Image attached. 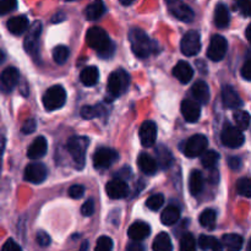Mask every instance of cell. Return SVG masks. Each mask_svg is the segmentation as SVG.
I'll use <instances>...</instances> for the list:
<instances>
[{"label": "cell", "instance_id": "29", "mask_svg": "<svg viewBox=\"0 0 251 251\" xmlns=\"http://www.w3.org/2000/svg\"><path fill=\"white\" fill-rule=\"evenodd\" d=\"M98 78H100V73L96 66H86L80 74L81 82L87 87L95 86L98 82Z\"/></svg>", "mask_w": 251, "mask_h": 251}, {"label": "cell", "instance_id": "2", "mask_svg": "<svg viewBox=\"0 0 251 251\" xmlns=\"http://www.w3.org/2000/svg\"><path fill=\"white\" fill-rule=\"evenodd\" d=\"M129 41L132 51L139 58H149L152 54L157 53L158 44L150 38L149 34L141 28H131L129 32Z\"/></svg>", "mask_w": 251, "mask_h": 251}, {"label": "cell", "instance_id": "21", "mask_svg": "<svg viewBox=\"0 0 251 251\" xmlns=\"http://www.w3.org/2000/svg\"><path fill=\"white\" fill-rule=\"evenodd\" d=\"M173 75L176 80L180 83H188L190 82L191 78L194 76V69L191 68V65L186 61L180 60L176 63V65L173 68Z\"/></svg>", "mask_w": 251, "mask_h": 251}, {"label": "cell", "instance_id": "32", "mask_svg": "<svg viewBox=\"0 0 251 251\" xmlns=\"http://www.w3.org/2000/svg\"><path fill=\"white\" fill-rule=\"evenodd\" d=\"M180 218V210L176 206H168L161 215V222L164 226H173Z\"/></svg>", "mask_w": 251, "mask_h": 251}, {"label": "cell", "instance_id": "52", "mask_svg": "<svg viewBox=\"0 0 251 251\" xmlns=\"http://www.w3.org/2000/svg\"><path fill=\"white\" fill-rule=\"evenodd\" d=\"M126 251H144V247L139 242H134L127 245Z\"/></svg>", "mask_w": 251, "mask_h": 251}, {"label": "cell", "instance_id": "28", "mask_svg": "<svg viewBox=\"0 0 251 251\" xmlns=\"http://www.w3.org/2000/svg\"><path fill=\"white\" fill-rule=\"evenodd\" d=\"M222 244L227 251H240L244 245V239L239 234H225L222 238Z\"/></svg>", "mask_w": 251, "mask_h": 251}, {"label": "cell", "instance_id": "33", "mask_svg": "<svg viewBox=\"0 0 251 251\" xmlns=\"http://www.w3.org/2000/svg\"><path fill=\"white\" fill-rule=\"evenodd\" d=\"M152 249H153V251H173V244H172L171 237L164 232L159 233L154 238Z\"/></svg>", "mask_w": 251, "mask_h": 251}, {"label": "cell", "instance_id": "51", "mask_svg": "<svg viewBox=\"0 0 251 251\" xmlns=\"http://www.w3.org/2000/svg\"><path fill=\"white\" fill-rule=\"evenodd\" d=\"M242 76L245 80L251 81V59L247 60L242 68Z\"/></svg>", "mask_w": 251, "mask_h": 251}, {"label": "cell", "instance_id": "55", "mask_svg": "<svg viewBox=\"0 0 251 251\" xmlns=\"http://www.w3.org/2000/svg\"><path fill=\"white\" fill-rule=\"evenodd\" d=\"M245 34H247V38H248V41H249V43L251 44V24L249 25V26H248V28H247V32H245Z\"/></svg>", "mask_w": 251, "mask_h": 251}, {"label": "cell", "instance_id": "45", "mask_svg": "<svg viewBox=\"0 0 251 251\" xmlns=\"http://www.w3.org/2000/svg\"><path fill=\"white\" fill-rule=\"evenodd\" d=\"M83 195H85V188H83L82 185L75 184V185H73L69 189V196H70L71 199H74V200H78V199L82 198Z\"/></svg>", "mask_w": 251, "mask_h": 251}, {"label": "cell", "instance_id": "17", "mask_svg": "<svg viewBox=\"0 0 251 251\" xmlns=\"http://www.w3.org/2000/svg\"><path fill=\"white\" fill-rule=\"evenodd\" d=\"M222 102L225 107L229 109H239L243 107L242 98L232 86H225L222 88Z\"/></svg>", "mask_w": 251, "mask_h": 251}, {"label": "cell", "instance_id": "18", "mask_svg": "<svg viewBox=\"0 0 251 251\" xmlns=\"http://www.w3.org/2000/svg\"><path fill=\"white\" fill-rule=\"evenodd\" d=\"M150 234H151V227L142 221L132 223L127 229V235L134 242H141V240L146 239Z\"/></svg>", "mask_w": 251, "mask_h": 251}, {"label": "cell", "instance_id": "58", "mask_svg": "<svg viewBox=\"0 0 251 251\" xmlns=\"http://www.w3.org/2000/svg\"><path fill=\"white\" fill-rule=\"evenodd\" d=\"M87 245H88V243H87V242L83 243V244H82V248H81V250H80V251H86V250H87Z\"/></svg>", "mask_w": 251, "mask_h": 251}, {"label": "cell", "instance_id": "23", "mask_svg": "<svg viewBox=\"0 0 251 251\" xmlns=\"http://www.w3.org/2000/svg\"><path fill=\"white\" fill-rule=\"evenodd\" d=\"M137 164H139L140 171L146 176H153L158 169V163L156 159L149 153H141L137 158Z\"/></svg>", "mask_w": 251, "mask_h": 251}, {"label": "cell", "instance_id": "19", "mask_svg": "<svg viewBox=\"0 0 251 251\" xmlns=\"http://www.w3.org/2000/svg\"><path fill=\"white\" fill-rule=\"evenodd\" d=\"M169 10H171L172 15L174 17H176V19L183 22H191L194 20V17H195L193 9L189 5L181 2L180 0L178 2H176V4L171 5Z\"/></svg>", "mask_w": 251, "mask_h": 251}, {"label": "cell", "instance_id": "13", "mask_svg": "<svg viewBox=\"0 0 251 251\" xmlns=\"http://www.w3.org/2000/svg\"><path fill=\"white\" fill-rule=\"evenodd\" d=\"M105 193L112 200H119V199L126 198L127 193H129V186L125 183V180L115 178L108 181L105 185Z\"/></svg>", "mask_w": 251, "mask_h": 251}, {"label": "cell", "instance_id": "15", "mask_svg": "<svg viewBox=\"0 0 251 251\" xmlns=\"http://www.w3.org/2000/svg\"><path fill=\"white\" fill-rule=\"evenodd\" d=\"M20 73L16 68L14 66H9V68L4 69L0 76V81H1V90L4 92H11L15 87H16L17 82H19Z\"/></svg>", "mask_w": 251, "mask_h": 251}, {"label": "cell", "instance_id": "54", "mask_svg": "<svg viewBox=\"0 0 251 251\" xmlns=\"http://www.w3.org/2000/svg\"><path fill=\"white\" fill-rule=\"evenodd\" d=\"M218 172L216 169H211V173H210V181L212 184H217L218 183Z\"/></svg>", "mask_w": 251, "mask_h": 251}, {"label": "cell", "instance_id": "4", "mask_svg": "<svg viewBox=\"0 0 251 251\" xmlns=\"http://www.w3.org/2000/svg\"><path fill=\"white\" fill-rule=\"evenodd\" d=\"M129 74L123 69L117 71H113L108 78V92L112 97H119L129 87Z\"/></svg>", "mask_w": 251, "mask_h": 251}, {"label": "cell", "instance_id": "27", "mask_svg": "<svg viewBox=\"0 0 251 251\" xmlns=\"http://www.w3.org/2000/svg\"><path fill=\"white\" fill-rule=\"evenodd\" d=\"M156 154H157V163H158V168L161 169H168L169 167L173 163V154L169 151V149H167L164 145H159L156 149Z\"/></svg>", "mask_w": 251, "mask_h": 251}, {"label": "cell", "instance_id": "20", "mask_svg": "<svg viewBox=\"0 0 251 251\" xmlns=\"http://www.w3.org/2000/svg\"><path fill=\"white\" fill-rule=\"evenodd\" d=\"M47 150H48L47 139L43 136H38L29 145L28 150H27V157L29 159H39L44 157V154L47 153Z\"/></svg>", "mask_w": 251, "mask_h": 251}, {"label": "cell", "instance_id": "43", "mask_svg": "<svg viewBox=\"0 0 251 251\" xmlns=\"http://www.w3.org/2000/svg\"><path fill=\"white\" fill-rule=\"evenodd\" d=\"M17 9V0H0V14L6 15Z\"/></svg>", "mask_w": 251, "mask_h": 251}, {"label": "cell", "instance_id": "31", "mask_svg": "<svg viewBox=\"0 0 251 251\" xmlns=\"http://www.w3.org/2000/svg\"><path fill=\"white\" fill-rule=\"evenodd\" d=\"M199 247H200L201 250L207 251H223V244L218 239H216L215 237H208V235H200L199 238Z\"/></svg>", "mask_w": 251, "mask_h": 251}, {"label": "cell", "instance_id": "44", "mask_svg": "<svg viewBox=\"0 0 251 251\" xmlns=\"http://www.w3.org/2000/svg\"><path fill=\"white\" fill-rule=\"evenodd\" d=\"M235 6L240 14L247 17H251V0H235Z\"/></svg>", "mask_w": 251, "mask_h": 251}, {"label": "cell", "instance_id": "16", "mask_svg": "<svg viewBox=\"0 0 251 251\" xmlns=\"http://www.w3.org/2000/svg\"><path fill=\"white\" fill-rule=\"evenodd\" d=\"M181 114H183L184 119L188 123H196L200 118L201 114V107L200 103H198L196 100H185L181 102Z\"/></svg>", "mask_w": 251, "mask_h": 251}, {"label": "cell", "instance_id": "47", "mask_svg": "<svg viewBox=\"0 0 251 251\" xmlns=\"http://www.w3.org/2000/svg\"><path fill=\"white\" fill-rule=\"evenodd\" d=\"M50 237H49V234H47L44 230H39V232L37 233V243H38L41 247H48V245L50 244Z\"/></svg>", "mask_w": 251, "mask_h": 251}, {"label": "cell", "instance_id": "49", "mask_svg": "<svg viewBox=\"0 0 251 251\" xmlns=\"http://www.w3.org/2000/svg\"><path fill=\"white\" fill-rule=\"evenodd\" d=\"M1 251H22V249L14 239H7L2 245Z\"/></svg>", "mask_w": 251, "mask_h": 251}, {"label": "cell", "instance_id": "48", "mask_svg": "<svg viewBox=\"0 0 251 251\" xmlns=\"http://www.w3.org/2000/svg\"><path fill=\"white\" fill-rule=\"evenodd\" d=\"M36 120L34 119H28L26 120V122L24 123V125H22V132L24 134H32V132H34V130H36Z\"/></svg>", "mask_w": 251, "mask_h": 251}, {"label": "cell", "instance_id": "36", "mask_svg": "<svg viewBox=\"0 0 251 251\" xmlns=\"http://www.w3.org/2000/svg\"><path fill=\"white\" fill-rule=\"evenodd\" d=\"M233 118H234L235 125H237L238 129L245 130L249 127L251 117L248 112H245V110H242V109H238L235 110L234 114H233Z\"/></svg>", "mask_w": 251, "mask_h": 251}, {"label": "cell", "instance_id": "7", "mask_svg": "<svg viewBox=\"0 0 251 251\" xmlns=\"http://www.w3.org/2000/svg\"><path fill=\"white\" fill-rule=\"evenodd\" d=\"M181 53L186 56H195L201 49L200 33L196 31H189L183 36L180 42Z\"/></svg>", "mask_w": 251, "mask_h": 251}, {"label": "cell", "instance_id": "10", "mask_svg": "<svg viewBox=\"0 0 251 251\" xmlns=\"http://www.w3.org/2000/svg\"><path fill=\"white\" fill-rule=\"evenodd\" d=\"M221 141L225 146L229 147V149H239L240 146H243L245 141L244 134L242 132V130L238 129L235 126H226L222 130V134H221Z\"/></svg>", "mask_w": 251, "mask_h": 251}, {"label": "cell", "instance_id": "14", "mask_svg": "<svg viewBox=\"0 0 251 251\" xmlns=\"http://www.w3.org/2000/svg\"><path fill=\"white\" fill-rule=\"evenodd\" d=\"M140 141L144 147H152L156 144L157 126L152 120H146L140 127Z\"/></svg>", "mask_w": 251, "mask_h": 251}, {"label": "cell", "instance_id": "1", "mask_svg": "<svg viewBox=\"0 0 251 251\" xmlns=\"http://www.w3.org/2000/svg\"><path fill=\"white\" fill-rule=\"evenodd\" d=\"M86 42L103 59L110 58L115 51V44L100 27H91L86 33Z\"/></svg>", "mask_w": 251, "mask_h": 251}, {"label": "cell", "instance_id": "41", "mask_svg": "<svg viewBox=\"0 0 251 251\" xmlns=\"http://www.w3.org/2000/svg\"><path fill=\"white\" fill-rule=\"evenodd\" d=\"M164 203V196L162 194H156V195H152L147 199L146 206L149 210L151 211H158L159 208L163 206Z\"/></svg>", "mask_w": 251, "mask_h": 251}, {"label": "cell", "instance_id": "30", "mask_svg": "<svg viewBox=\"0 0 251 251\" xmlns=\"http://www.w3.org/2000/svg\"><path fill=\"white\" fill-rule=\"evenodd\" d=\"M203 189V176L200 171H193L189 176V190L193 196H198Z\"/></svg>", "mask_w": 251, "mask_h": 251}, {"label": "cell", "instance_id": "3", "mask_svg": "<svg viewBox=\"0 0 251 251\" xmlns=\"http://www.w3.org/2000/svg\"><path fill=\"white\" fill-rule=\"evenodd\" d=\"M88 144H90V140L86 136H71L66 144L69 153L71 154L74 162L80 169H82L86 163V152H87Z\"/></svg>", "mask_w": 251, "mask_h": 251}, {"label": "cell", "instance_id": "50", "mask_svg": "<svg viewBox=\"0 0 251 251\" xmlns=\"http://www.w3.org/2000/svg\"><path fill=\"white\" fill-rule=\"evenodd\" d=\"M228 166L230 167V169H233V171H239V169H242V159L239 158V157H230L229 159H228Z\"/></svg>", "mask_w": 251, "mask_h": 251}, {"label": "cell", "instance_id": "37", "mask_svg": "<svg viewBox=\"0 0 251 251\" xmlns=\"http://www.w3.org/2000/svg\"><path fill=\"white\" fill-rule=\"evenodd\" d=\"M218 161H220V154H218V152L213 151V150L206 151L205 153L201 156V164H202L206 169H215Z\"/></svg>", "mask_w": 251, "mask_h": 251}, {"label": "cell", "instance_id": "40", "mask_svg": "<svg viewBox=\"0 0 251 251\" xmlns=\"http://www.w3.org/2000/svg\"><path fill=\"white\" fill-rule=\"evenodd\" d=\"M237 193L244 198H251V179L240 178L237 181Z\"/></svg>", "mask_w": 251, "mask_h": 251}, {"label": "cell", "instance_id": "60", "mask_svg": "<svg viewBox=\"0 0 251 251\" xmlns=\"http://www.w3.org/2000/svg\"><path fill=\"white\" fill-rule=\"evenodd\" d=\"M65 1H74V0H65Z\"/></svg>", "mask_w": 251, "mask_h": 251}, {"label": "cell", "instance_id": "56", "mask_svg": "<svg viewBox=\"0 0 251 251\" xmlns=\"http://www.w3.org/2000/svg\"><path fill=\"white\" fill-rule=\"evenodd\" d=\"M134 1L135 0H119L120 4L124 5V6H129V5H131Z\"/></svg>", "mask_w": 251, "mask_h": 251}, {"label": "cell", "instance_id": "42", "mask_svg": "<svg viewBox=\"0 0 251 251\" xmlns=\"http://www.w3.org/2000/svg\"><path fill=\"white\" fill-rule=\"evenodd\" d=\"M95 251H113V240L109 237L102 235L98 238Z\"/></svg>", "mask_w": 251, "mask_h": 251}, {"label": "cell", "instance_id": "8", "mask_svg": "<svg viewBox=\"0 0 251 251\" xmlns=\"http://www.w3.org/2000/svg\"><path fill=\"white\" fill-rule=\"evenodd\" d=\"M118 152L108 147H100L93 154V166L97 169H108L118 159Z\"/></svg>", "mask_w": 251, "mask_h": 251}, {"label": "cell", "instance_id": "57", "mask_svg": "<svg viewBox=\"0 0 251 251\" xmlns=\"http://www.w3.org/2000/svg\"><path fill=\"white\" fill-rule=\"evenodd\" d=\"M167 1V4H168V6H171V5H173V4H176V2H178L179 0H166Z\"/></svg>", "mask_w": 251, "mask_h": 251}, {"label": "cell", "instance_id": "25", "mask_svg": "<svg viewBox=\"0 0 251 251\" xmlns=\"http://www.w3.org/2000/svg\"><path fill=\"white\" fill-rule=\"evenodd\" d=\"M105 14V5L102 0H95L85 10V17L88 21H96Z\"/></svg>", "mask_w": 251, "mask_h": 251}, {"label": "cell", "instance_id": "46", "mask_svg": "<svg viewBox=\"0 0 251 251\" xmlns=\"http://www.w3.org/2000/svg\"><path fill=\"white\" fill-rule=\"evenodd\" d=\"M93 212H95V201H93V199H88L81 207V213L85 217H90L93 215Z\"/></svg>", "mask_w": 251, "mask_h": 251}, {"label": "cell", "instance_id": "38", "mask_svg": "<svg viewBox=\"0 0 251 251\" xmlns=\"http://www.w3.org/2000/svg\"><path fill=\"white\" fill-rule=\"evenodd\" d=\"M179 250L180 251H196V240L190 233H185L180 238L179 243Z\"/></svg>", "mask_w": 251, "mask_h": 251}, {"label": "cell", "instance_id": "22", "mask_svg": "<svg viewBox=\"0 0 251 251\" xmlns=\"http://www.w3.org/2000/svg\"><path fill=\"white\" fill-rule=\"evenodd\" d=\"M191 95L198 103L207 104L208 100H210V87L205 81H196L191 88Z\"/></svg>", "mask_w": 251, "mask_h": 251}, {"label": "cell", "instance_id": "12", "mask_svg": "<svg viewBox=\"0 0 251 251\" xmlns=\"http://www.w3.org/2000/svg\"><path fill=\"white\" fill-rule=\"evenodd\" d=\"M48 176V169L41 162H33L29 163L25 169V180L29 181L32 184H41L43 183Z\"/></svg>", "mask_w": 251, "mask_h": 251}, {"label": "cell", "instance_id": "39", "mask_svg": "<svg viewBox=\"0 0 251 251\" xmlns=\"http://www.w3.org/2000/svg\"><path fill=\"white\" fill-rule=\"evenodd\" d=\"M69 55H70V50L66 46H56L53 49V59L56 64H64L68 60Z\"/></svg>", "mask_w": 251, "mask_h": 251}, {"label": "cell", "instance_id": "59", "mask_svg": "<svg viewBox=\"0 0 251 251\" xmlns=\"http://www.w3.org/2000/svg\"><path fill=\"white\" fill-rule=\"evenodd\" d=\"M249 251H251V240H250V244H249Z\"/></svg>", "mask_w": 251, "mask_h": 251}, {"label": "cell", "instance_id": "26", "mask_svg": "<svg viewBox=\"0 0 251 251\" xmlns=\"http://www.w3.org/2000/svg\"><path fill=\"white\" fill-rule=\"evenodd\" d=\"M230 15L226 4H218L215 10V24L218 28H227L229 26Z\"/></svg>", "mask_w": 251, "mask_h": 251}, {"label": "cell", "instance_id": "34", "mask_svg": "<svg viewBox=\"0 0 251 251\" xmlns=\"http://www.w3.org/2000/svg\"><path fill=\"white\" fill-rule=\"evenodd\" d=\"M216 221H217V215H216V211L212 208H207V210L202 211V213L200 215L199 218V222L206 229L212 230L216 226Z\"/></svg>", "mask_w": 251, "mask_h": 251}, {"label": "cell", "instance_id": "24", "mask_svg": "<svg viewBox=\"0 0 251 251\" xmlns=\"http://www.w3.org/2000/svg\"><path fill=\"white\" fill-rule=\"evenodd\" d=\"M28 19H27L25 15H20V16L11 17V19L7 21L6 26L7 29L10 31V33L15 34V36H20V34H22L27 28H28Z\"/></svg>", "mask_w": 251, "mask_h": 251}, {"label": "cell", "instance_id": "35", "mask_svg": "<svg viewBox=\"0 0 251 251\" xmlns=\"http://www.w3.org/2000/svg\"><path fill=\"white\" fill-rule=\"evenodd\" d=\"M104 114V108L102 105H85L81 109V117L86 120L95 119V118L102 117Z\"/></svg>", "mask_w": 251, "mask_h": 251}, {"label": "cell", "instance_id": "9", "mask_svg": "<svg viewBox=\"0 0 251 251\" xmlns=\"http://www.w3.org/2000/svg\"><path fill=\"white\" fill-rule=\"evenodd\" d=\"M228 50V42L221 34H215L211 38L210 46L207 49V58L212 61H221L226 56Z\"/></svg>", "mask_w": 251, "mask_h": 251}, {"label": "cell", "instance_id": "53", "mask_svg": "<svg viewBox=\"0 0 251 251\" xmlns=\"http://www.w3.org/2000/svg\"><path fill=\"white\" fill-rule=\"evenodd\" d=\"M65 19L66 16L64 12H58V14H55L51 17V22H53V24H59V22H63Z\"/></svg>", "mask_w": 251, "mask_h": 251}, {"label": "cell", "instance_id": "6", "mask_svg": "<svg viewBox=\"0 0 251 251\" xmlns=\"http://www.w3.org/2000/svg\"><path fill=\"white\" fill-rule=\"evenodd\" d=\"M208 146V140L205 135L198 134L191 136L184 146V154L189 158H195V157H201L206 152Z\"/></svg>", "mask_w": 251, "mask_h": 251}, {"label": "cell", "instance_id": "5", "mask_svg": "<svg viewBox=\"0 0 251 251\" xmlns=\"http://www.w3.org/2000/svg\"><path fill=\"white\" fill-rule=\"evenodd\" d=\"M66 102V92L63 86L55 85L49 87L43 96V105L47 110L53 112L63 107Z\"/></svg>", "mask_w": 251, "mask_h": 251}, {"label": "cell", "instance_id": "11", "mask_svg": "<svg viewBox=\"0 0 251 251\" xmlns=\"http://www.w3.org/2000/svg\"><path fill=\"white\" fill-rule=\"evenodd\" d=\"M42 33V22L34 21L33 24L29 27V31L27 33L26 38L24 41L25 50L31 55H37L38 53V43H39V37Z\"/></svg>", "mask_w": 251, "mask_h": 251}]
</instances>
